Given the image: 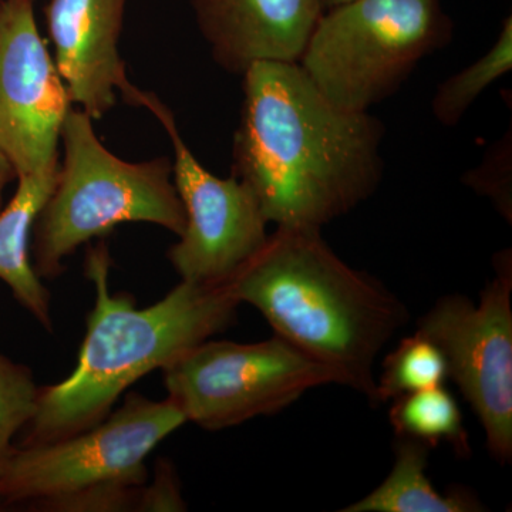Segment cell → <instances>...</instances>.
<instances>
[{"instance_id": "cell-1", "label": "cell", "mask_w": 512, "mask_h": 512, "mask_svg": "<svg viewBox=\"0 0 512 512\" xmlns=\"http://www.w3.org/2000/svg\"><path fill=\"white\" fill-rule=\"evenodd\" d=\"M232 174L276 227L349 214L383 180L386 128L370 111L340 109L298 62H258L244 74Z\"/></svg>"}, {"instance_id": "cell-2", "label": "cell", "mask_w": 512, "mask_h": 512, "mask_svg": "<svg viewBox=\"0 0 512 512\" xmlns=\"http://www.w3.org/2000/svg\"><path fill=\"white\" fill-rule=\"evenodd\" d=\"M275 335L326 367L336 384L376 404L375 363L409 311L389 289L346 264L322 229L276 227L227 282Z\"/></svg>"}, {"instance_id": "cell-3", "label": "cell", "mask_w": 512, "mask_h": 512, "mask_svg": "<svg viewBox=\"0 0 512 512\" xmlns=\"http://www.w3.org/2000/svg\"><path fill=\"white\" fill-rule=\"evenodd\" d=\"M109 274V249L101 242L87 252L96 302L77 365L62 382L40 387L35 414L16 446L52 443L97 426L141 377L227 329L239 305L227 284L181 281L161 301L137 309L127 293L111 295Z\"/></svg>"}, {"instance_id": "cell-4", "label": "cell", "mask_w": 512, "mask_h": 512, "mask_svg": "<svg viewBox=\"0 0 512 512\" xmlns=\"http://www.w3.org/2000/svg\"><path fill=\"white\" fill-rule=\"evenodd\" d=\"M185 423L170 400L130 393L92 429L37 446L15 444L0 470V507L137 511L147 484V457Z\"/></svg>"}, {"instance_id": "cell-5", "label": "cell", "mask_w": 512, "mask_h": 512, "mask_svg": "<svg viewBox=\"0 0 512 512\" xmlns=\"http://www.w3.org/2000/svg\"><path fill=\"white\" fill-rule=\"evenodd\" d=\"M63 163L56 187L32 232V265L40 279L62 275L64 259L80 245L109 235L126 222H148L180 237L183 202L167 157L128 163L101 144L93 119L70 110L60 131Z\"/></svg>"}, {"instance_id": "cell-6", "label": "cell", "mask_w": 512, "mask_h": 512, "mask_svg": "<svg viewBox=\"0 0 512 512\" xmlns=\"http://www.w3.org/2000/svg\"><path fill=\"white\" fill-rule=\"evenodd\" d=\"M441 0H350L320 16L298 63L340 109L370 111L453 39Z\"/></svg>"}, {"instance_id": "cell-7", "label": "cell", "mask_w": 512, "mask_h": 512, "mask_svg": "<svg viewBox=\"0 0 512 512\" xmlns=\"http://www.w3.org/2000/svg\"><path fill=\"white\" fill-rule=\"evenodd\" d=\"M184 419L217 431L271 416L335 376L279 336L258 343L204 340L163 369Z\"/></svg>"}, {"instance_id": "cell-8", "label": "cell", "mask_w": 512, "mask_h": 512, "mask_svg": "<svg viewBox=\"0 0 512 512\" xmlns=\"http://www.w3.org/2000/svg\"><path fill=\"white\" fill-rule=\"evenodd\" d=\"M512 254L494 256V278L480 301L448 295L419 320L417 332L443 353L448 379L476 413L495 461L512 458Z\"/></svg>"}, {"instance_id": "cell-9", "label": "cell", "mask_w": 512, "mask_h": 512, "mask_svg": "<svg viewBox=\"0 0 512 512\" xmlns=\"http://www.w3.org/2000/svg\"><path fill=\"white\" fill-rule=\"evenodd\" d=\"M146 107L163 124L173 144V180L183 202L185 227L168 251L181 281L225 285L268 239L264 212L254 191L234 174L220 178L192 154L173 113L154 94L143 92Z\"/></svg>"}, {"instance_id": "cell-10", "label": "cell", "mask_w": 512, "mask_h": 512, "mask_svg": "<svg viewBox=\"0 0 512 512\" xmlns=\"http://www.w3.org/2000/svg\"><path fill=\"white\" fill-rule=\"evenodd\" d=\"M36 0H0V150L16 175L59 165L60 131L72 101L40 36Z\"/></svg>"}, {"instance_id": "cell-11", "label": "cell", "mask_w": 512, "mask_h": 512, "mask_svg": "<svg viewBox=\"0 0 512 512\" xmlns=\"http://www.w3.org/2000/svg\"><path fill=\"white\" fill-rule=\"evenodd\" d=\"M128 0H49L47 33L72 104L93 120L113 109L117 92L138 106L141 90L130 83L120 56Z\"/></svg>"}, {"instance_id": "cell-12", "label": "cell", "mask_w": 512, "mask_h": 512, "mask_svg": "<svg viewBox=\"0 0 512 512\" xmlns=\"http://www.w3.org/2000/svg\"><path fill=\"white\" fill-rule=\"evenodd\" d=\"M195 22L222 69L298 62L323 10L320 0H191Z\"/></svg>"}, {"instance_id": "cell-13", "label": "cell", "mask_w": 512, "mask_h": 512, "mask_svg": "<svg viewBox=\"0 0 512 512\" xmlns=\"http://www.w3.org/2000/svg\"><path fill=\"white\" fill-rule=\"evenodd\" d=\"M57 175L59 165L20 175L16 194L0 210V281L47 332H53L52 298L33 268L30 241L37 217L55 190Z\"/></svg>"}, {"instance_id": "cell-14", "label": "cell", "mask_w": 512, "mask_h": 512, "mask_svg": "<svg viewBox=\"0 0 512 512\" xmlns=\"http://www.w3.org/2000/svg\"><path fill=\"white\" fill-rule=\"evenodd\" d=\"M430 447L409 437L396 436L394 464L376 490L342 512H477L484 505L466 488L439 493L427 477Z\"/></svg>"}, {"instance_id": "cell-15", "label": "cell", "mask_w": 512, "mask_h": 512, "mask_svg": "<svg viewBox=\"0 0 512 512\" xmlns=\"http://www.w3.org/2000/svg\"><path fill=\"white\" fill-rule=\"evenodd\" d=\"M390 403L389 419L396 436L409 437L430 448L446 443L457 456H470L463 413L444 384L404 394Z\"/></svg>"}, {"instance_id": "cell-16", "label": "cell", "mask_w": 512, "mask_h": 512, "mask_svg": "<svg viewBox=\"0 0 512 512\" xmlns=\"http://www.w3.org/2000/svg\"><path fill=\"white\" fill-rule=\"evenodd\" d=\"M512 16L504 19L493 46L460 72L447 77L437 86L431 113L441 126L456 127L488 87L511 72Z\"/></svg>"}, {"instance_id": "cell-17", "label": "cell", "mask_w": 512, "mask_h": 512, "mask_svg": "<svg viewBox=\"0 0 512 512\" xmlns=\"http://www.w3.org/2000/svg\"><path fill=\"white\" fill-rule=\"evenodd\" d=\"M448 379L446 360L420 332L400 340L386 356L376 379V404L393 402L404 394L443 386Z\"/></svg>"}, {"instance_id": "cell-18", "label": "cell", "mask_w": 512, "mask_h": 512, "mask_svg": "<svg viewBox=\"0 0 512 512\" xmlns=\"http://www.w3.org/2000/svg\"><path fill=\"white\" fill-rule=\"evenodd\" d=\"M39 389L28 366L0 353V470L35 414Z\"/></svg>"}, {"instance_id": "cell-19", "label": "cell", "mask_w": 512, "mask_h": 512, "mask_svg": "<svg viewBox=\"0 0 512 512\" xmlns=\"http://www.w3.org/2000/svg\"><path fill=\"white\" fill-rule=\"evenodd\" d=\"M466 187L493 204L508 224L512 222V128L485 150L483 160L461 177Z\"/></svg>"}, {"instance_id": "cell-20", "label": "cell", "mask_w": 512, "mask_h": 512, "mask_svg": "<svg viewBox=\"0 0 512 512\" xmlns=\"http://www.w3.org/2000/svg\"><path fill=\"white\" fill-rule=\"evenodd\" d=\"M187 504L181 497L180 483L173 464L160 460L154 483L146 485L137 511H185Z\"/></svg>"}, {"instance_id": "cell-21", "label": "cell", "mask_w": 512, "mask_h": 512, "mask_svg": "<svg viewBox=\"0 0 512 512\" xmlns=\"http://www.w3.org/2000/svg\"><path fill=\"white\" fill-rule=\"evenodd\" d=\"M13 178H18L15 168H13L12 163H10L9 158L5 156V153L0 150V210L3 208V191H5L6 185H8Z\"/></svg>"}, {"instance_id": "cell-22", "label": "cell", "mask_w": 512, "mask_h": 512, "mask_svg": "<svg viewBox=\"0 0 512 512\" xmlns=\"http://www.w3.org/2000/svg\"><path fill=\"white\" fill-rule=\"evenodd\" d=\"M322 2L323 10L335 8V6L343 5V3L350 2V0H320Z\"/></svg>"}]
</instances>
